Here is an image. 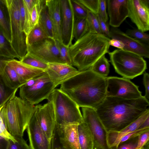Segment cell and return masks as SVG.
<instances>
[{
	"label": "cell",
	"instance_id": "6da1fadb",
	"mask_svg": "<svg viewBox=\"0 0 149 149\" xmlns=\"http://www.w3.org/2000/svg\"><path fill=\"white\" fill-rule=\"evenodd\" d=\"M144 96L127 99L107 96L94 109L108 132L119 131L134 121L148 109Z\"/></svg>",
	"mask_w": 149,
	"mask_h": 149
},
{
	"label": "cell",
	"instance_id": "7a4b0ae2",
	"mask_svg": "<svg viewBox=\"0 0 149 149\" xmlns=\"http://www.w3.org/2000/svg\"><path fill=\"white\" fill-rule=\"evenodd\" d=\"M107 77L100 76L89 68L63 83L59 89L79 107L94 109L107 96Z\"/></svg>",
	"mask_w": 149,
	"mask_h": 149
},
{
	"label": "cell",
	"instance_id": "3957f363",
	"mask_svg": "<svg viewBox=\"0 0 149 149\" xmlns=\"http://www.w3.org/2000/svg\"><path fill=\"white\" fill-rule=\"evenodd\" d=\"M110 39L102 34L88 32L69 47L72 66L79 71L91 68L108 53Z\"/></svg>",
	"mask_w": 149,
	"mask_h": 149
},
{
	"label": "cell",
	"instance_id": "277c9868",
	"mask_svg": "<svg viewBox=\"0 0 149 149\" xmlns=\"http://www.w3.org/2000/svg\"><path fill=\"white\" fill-rule=\"evenodd\" d=\"M35 109V105L16 95L2 107L1 118L8 131L15 138L23 137Z\"/></svg>",
	"mask_w": 149,
	"mask_h": 149
},
{
	"label": "cell",
	"instance_id": "5b68a950",
	"mask_svg": "<svg viewBox=\"0 0 149 149\" xmlns=\"http://www.w3.org/2000/svg\"><path fill=\"white\" fill-rule=\"evenodd\" d=\"M47 100L53 103L56 125L79 124L84 121L78 105L59 88H55Z\"/></svg>",
	"mask_w": 149,
	"mask_h": 149
},
{
	"label": "cell",
	"instance_id": "8992f818",
	"mask_svg": "<svg viewBox=\"0 0 149 149\" xmlns=\"http://www.w3.org/2000/svg\"><path fill=\"white\" fill-rule=\"evenodd\" d=\"M108 54L116 72L124 78L132 79L141 75L147 69L146 61L135 53L118 49Z\"/></svg>",
	"mask_w": 149,
	"mask_h": 149
},
{
	"label": "cell",
	"instance_id": "52a82bcc",
	"mask_svg": "<svg viewBox=\"0 0 149 149\" xmlns=\"http://www.w3.org/2000/svg\"><path fill=\"white\" fill-rule=\"evenodd\" d=\"M56 88L45 72L22 86L19 88V96L36 105L45 100H48Z\"/></svg>",
	"mask_w": 149,
	"mask_h": 149
},
{
	"label": "cell",
	"instance_id": "ba28073f",
	"mask_svg": "<svg viewBox=\"0 0 149 149\" xmlns=\"http://www.w3.org/2000/svg\"><path fill=\"white\" fill-rule=\"evenodd\" d=\"M8 10L11 35V47L20 61L27 53L26 36L20 21L18 0H4Z\"/></svg>",
	"mask_w": 149,
	"mask_h": 149
},
{
	"label": "cell",
	"instance_id": "9c48e42d",
	"mask_svg": "<svg viewBox=\"0 0 149 149\" xmlns=\"http://www.w3.org/2000/svg\"><path fill=\"white\" fill-rule=\"evenodd\" d=\"M82 116L84 122L90 129L93 139V149H110L107 140V131L95 110L81 107Z\"/></svg>",
	"mask_w": 149,
	"mask_h": 149
},
{
	"label": "cell",
	"instance_id": "30bf717a",
	"mask_svg": "<svg viewBox=\"0 0 149 149\" xmlns=\"http://www.w3.org/2000/svg\"><path fill=\"white\" fill-rule=\"evenodd\" d=\"M107 96L127 99H134L143 96L139 86L130 79L116 77H107Z\"/></svg>",
	"mask_w": 149,
	"mask_h": 149
},
{
	"label": "cell",
	"instance_id": "8fae6325",
	"mask_svg": "<svg viewBox=\"0 0 149 149\" xmlns=\"http://www.w3.org/2000/svg\"><path fill=\"white\" fill-rule=\"evenodd\" d=\"M27 50L28 54L46 63H62L55 40L53 38L47 37L27 46Z\"/></svg>",
	"mask_w": 149,
	"mask_h": 149
},
{
	"label": "cell",
	"instance_id": "7c38bea8",
	"mask_svg": "<svg viewBox=\"0 0 149 149\" xmlns=\"http://www.w3.org/2000/svg\"><path fill=\"white\" fill-rule=\"evenodd\" d=\"M128 14L138 30L145 32L149 30V0H128Z\"/></svg>",
	"mask_w": 149,
	"mask_h": 149
},
{
	"label": "cell",
	"instance_id": "4fadbf2b",
	"mask_svg": "<svg viewBox=\"0 0 149 149\" xmlns=\"http://www.w3.org/2000/svg\"><path fill=\"white\" fill-rule=\"evenodd\" d=\"M61 11V31L62 42L69 47L74 38L75 18L70 0H60Z\"/></svg>",
	"mask_w": 149,
	"mask_h": 149
},
{
	"label": "cell",
	"instance_id": "5bb4252c",
	"mask_svg": "<svg viewBox=\"0 0 149 149\" xmlns=\"http://www.w3.org/2000/svg\"><path fill=\"white\" fill-rule=\"evenodd\" d=\"M34 114L42 131L51 140L56 125L53 103L48 100V102L43 104L36 105Z\"/></svg>",
	"mask_w": 149,
	"mask_h": 149
},
{
	"label": "cell",
	"instance_id": "9a60e30c",
	"mask_svg": "<svg viewBox=\"0 0 149 149\" xmlns=\"http://www.w3.org/2000/svg\"><path fill=\"white\" fill-rule=\"evenodd\" d=\"M110 38L121 41L124 45L123 50L135 53L143 57L149 58V45L130 36L117 28H111Z\"/></svg>",
	"mask_w": 149,
	"mask_h": 149
},
{
	"label": "cell",
	"instance_id": "2e32d148",
	"mask_svg": "<svg viewBox=\"0 0 149 149\" xmlns=\"http://www.w3.org/2000/svg\"><path fill=\"white\" fill-rule=\"evenodd\" d=\"M30 149H51V140L40 127L34 113L26 127Z\"/></svg>",
	"mask_w": 149,
	"mask_h": 149
},
{
	"label": "cell",
	"instance_id": "e0dca14e",
	"mask_svg": "<svg viewBox=\"0 0 149 149\" xmlns=\"http://www.w3.org/2000/svg\"><path fill=\"white\" fill-rule=\"evenodd\" d=\"M48 64L46 72L56 87L81 72L73 66L66 64L54 63Z\"/></svg>",
	"mask_w": 149,
	"mask_h": 149
},
{
	"label": "cell",
	"instance_id": "ac0fdd59",
	"mask_svg": "<svg viewBox=\"0 0 149 149\" xmlns=\"http://www.w3.org/2000/svg\"><path fill=\"white\" fill-rule=\"evenodd\" d=\"M128 0H107L109 24L112 27H119L128 17Z\"/></svg>",
	"mask_w": 149,
	"mask_h": 149
},
{
	"label": "cell",
	"instance_id": "d6986e66",
	"mask_svg": "<svg viewBox=\"0 0 149 149\" xmlns=\"http://www.w3.org/2000/svg\"><path fill=\"white\" fill-rule=\"evenodd\" d=\"M148 116L149 110L148 109L136 120L121 130L108 132L107 140L109 149H117L121 139L127 134L138 130L143 122Z\"/></svg>",
	"mask_w": 149,
	"mask_h": 149
},
{
	"label": "cell",
	"instance_id": "ffe728a7",
	"mask_svg": "<svg viewBox=\"0 0 149 149\" xmlns=\"http://www.w3.org/2000/svg\"><path fill=\"white\" fill-rule=\"evenodd\" d=\"M6 63L16 72L23 84L31 79L46 72L32 67L16 59L7 61Z\"/></svg>",
	"mask_w": 149,
	"mask_h": 149
},
{
	"label": "cell",
	"instance_id": "44dd1931",
	"mask_svg": "<svg viewBox=\"0 0 149 149\" xmlns=\"http://www.w3.org/2000/svg\"><path fill=\"white\" fill-rule=\"evenodd\" d=\"M46 3L53 26V38L55 40L62 42L60 0H46Z\"/></svg>",
	"mask_w": 149,
	"mask_h": 149
},
{
	"label": "cell",
	"instance_id": "7402d4cb",
	"mask_svg": "<svg viewBox=\"0 0 149 149\" xmlns=\"http://www.w3.org/2000/svg\"><path fill=\"white\" fill-rule=\"evenodd\" d=\"M77 124L55 127L61 136L73 149H80L77 131Z\"/></svg>",
	"mask_w": 149,
	"mask_h": 149
},
{
	"label": "cell",
	"instance_id": "603a6c76",
	"mask_svg": "<svg viewBox=\"0 0 149 149\" xmlns=\"http://www.w3.org/2000/svg\"><path fill=\"white\" fill-rule=\"evenodd\" d=\"M6 61L1 68L0 76L8 87L13 89H18L23 84L16 72L6 64Z\"/></svg>",
	"mask_w": 149,
	"mask_h": 149
},
{
	"label": "cell",
	"instance_id": "cb8c5ba5",
	"mask_svg": "<svg viewBox=\"0 0 149 149\" xmlns=\"http://www.w3.org/2000/svg\"><path fill=\"white\" fill-rule=\"evenodd\" d=\"M78 139L80 149H93V139L92 134L84 121L77 126Z\"/></svg>",
	"mask_w": 149,
	"mask_h": 149
},
{
	"label": "cell",
	"instance_id": "d4e9b609",
	"mask_svg": "<svg viewBox=\"0 0 149 149\" xmlns=\"http://www.w3.org/2000/svg\"><path fill=\"white\" fill-rule=\"evenodd\" d=\"M0 30L10 43L11 35L9 16L4 0H0Z\"/></svg>",
	"mask_w": 149,
	"mask_h": 149
},
{
	"label": "cell",
	"instance_id": "484cf974",
	"mask_svg": "<svg viewBox=\"0 0 149 149\" xmlns=\"http://www.w3.org/2000/svg\"><path fill=\"white\" fill-rule=\"evenodd\" d=\"M38 24L48 37L53 38V26L46 4L41 11Z\"/></svg>",
	"mask_w": 149,
	"mask_h": 149
},
{
	"label": "cell",
	"instance_id": "4316f807",
	"mask_svg": "<svg viewBox=\"0 0 149 149\" xmlns=\"http://www.w3.org/2000/svg\"><path fill=\"white\" fill-rule=\"evenodd\" d=\"M0 56L10 59L19 60L17 55L12 48L10 43L0 30Z\"/></svg>",
	"mask_w": 149,
	"mask_h": 149
},
{
	"label": "cell",
	"instance_id": "83f0119b",
	"mask_svg": "<svg viewBox=\"0 0 149 149\" xmlns=\"http://www.w3.org/2000/svg\"><path fill=\"white\" fill-rule=\"evenodd\" d=\"M110 64L108 59L104 55L93 64L91 68L97 74L107 77L109 72Z\"/></svg>",
	"mask_w": 149,
	"mask_h": 149
},
{
	"label": "cell",
	"instance_id": "f1b7e54d",
	"mask_svg": "<svg viewBox=\"0 0 149 149\" xmlns=\"http://www.w3.org/2000/svg\"><path fill=\"white\" fill-rule=\"evenodd\" d=\"M17 90L13 89L8 87L0 75V106H4L16 95Z\"/></svg>",
	"mask_w": 149,
	"mask_h": 149
},
{
	"label": "cell",
	"instance_id": "f546056e",
	"mask_svg": "<svg viewBox=\"0 0 149 149\" xmlns=\"http://www.w3.org/2000/svg\"><path fill=\"white\" fill-rule=\"evenodd\" d=\"M47 37L38 24L31 30L26 36L27 45H32Z\"/></svg>",
	"mask_w": 149,
	"mask_h": 149
},
{
	"label": "cell",
	"instance_id": "4dcf8cb0",
	"mask_svg": "<svg viewBox=\"0 0 149 149\" xmlns=\"http://www.w3.org/2000/svg\"><path fill=\"white\" fill-rule=\"evenodd\" d=\"M89 31L87 18L75 19L73 31V38L76 40Z\"/></svg>",
	"mask_w": 149,
	"mask_h": 149
},
{
	"label": "cell",
	"instance_id": "1f68e13d",
	"mask_svg": "<svg viewBox=\"0 0 149 149\" xmlns=\"http://www.w3.org/2000/svg\"><path fill=\"white\" fill-rule=\"evenodd\" d=\"M46 4V0H36L31 15L30 31L38 24L41 11Z\"/></svg>",
	"mask_w": 149,
	"mask_h": 149
},
{
	"label": "cell",
	"instance_id": "d6a6232c",
	"mask_svg": "<svg viewBox=\"0 0 149 149\" xmlns=\"http://www.w3.org/2000/svg\"><path fill=\"white\" fill-rule=\"evenodd\" d=\"M20 61L32 67L45 71H46L48 67V63L40 60L28 53Z\"/></svg>",
	"mask_w": 149,
	"mask_h": 149
},
{
	"label": "cell",
	"instance_id": "836d02e7",
	"mask_svg": "<svg viewBox=\"0 0 149 149\" xmlns=\"http://www.w3.org/2000/svg\"><path fill=\"white\" fill-rule=\"evenodd\" d=\"M36 0H23L25 12V21L24 32L27 36L30 31V19L33 7Z\"/></svg>",
	"mask_w": 149,
	"mask_h": 149
},
{
	"label": "cell",
	"instance_id": "e575fe53",
	"mask_svg": "<svg viewBox=\"0 0 149 149\" xmlns=\"http://www.w3.org/2000/svg\"><path fill=\"white\" fill-rule=\"evenodd\" d=\"M51 149H73L61 136L55 127L51 139Z\"/></svg>",
	"mask_w": 149,
	"mask_h": 149
},
{
	"label": "cell",
	"instance_id": "d590c367",
	"mask_svg": "<svg viewBox=\"0 0 149 149\" xmlns=\"http://www.w3.org/2000/svg\"><path fill=\"white\" fill-rule=\"evenodd\" d=\"M87 19L89 32L94 33L102 34L97 15L88 11Z\"/></svg>",
	"mask_w": 149,
	"mask_h": 149
},
{
	"label": "cell",
	"instance_id": "8d00e7d4",
	"mask_svg": "<svg viewBox=\"0 0 149 149\" xmlns=\"http://www.w3.org/2000/svg\"><path fill=\"white\" fill-rule=\"evenodd\" d=\"M75 19L87 18L88 10L78 0H70Z\"/></svg>",
	"mask_w": 149,
	"mask_h": 149
},
{
	"label": "cell",
	"instance_id": "74e56055",
	"mask_svg": "<svg viewBox=\"0 0 149 149\" xmlns=\"http://www.w3.org/2000/svg\"><path fill=\"white\" fill-rule=\"evenodd\" d=\"M55 41L60 53L62 63L72 66L69 47L65 45L61 41L57 40H55Z\"/></svg>",
	"mask_w": 149,
	"mask_h": 149
},
{
	"label": "cell",
	"instance_id": "f35d334b",
	"mask_svg": "<svg viewBox=\"0 0 149 149\" xmlns=\"http://www.w3.org/2000/svg\"><path fill=\"white\" fill-rule=\"evenodd\" d=\"M128 36L143 43L149 45V35L138 29H128L125 33Z\"/></svg>",
	"mask_w": 149,
	"mask_h": 149
},
{
	"label": "cell",
	"instance_id": "ab89813d",
	"mask_svg": "<svg viewBox=\"0 0 149 149\" xmlns=\"http://www.w3.org/2000/svg\"><path fill=\"white\" fill-rule=\"evenodd\" d=\"M89 11L97 15L98 13L99 0H78Z\"/></svg>",
	"mask_w": 149,
	"mask_h": 149
},
{
	"label": "cell",
	"instance_id": "60d3db41",
	"mask_svg": "<svg viewBox=\"0 0 149 149\" xmlns=\"http://www.w3.org/2000/svg\"><path fill=\"white\" fill-rule=\"evenodd\" d=\"M15 139L16 140L15 142L8 140L6 149H30L23 137Z\"/></svg>",
	"mask_w": 149,
	"mask_h": 149
},
{
	"label": "cell",
	"instance_id": "b9f144b4",
	"mask_svg": "<svg viewBox=\"0 0 149 149\" xmlns=\"http://www.w3.org/2000/svg\"><path fill=\"white\" fill-rule=\"evenodd\" d=\"M139 136L131 138L118 145L117 149H136Z\"/></svg>",
	"mask_w": 149,
	"mask_h": 149
},
{
	"label": "cell",
	"instance_id": "7bdbcfd3",
	"mask_svg": "<svg viewBox=\"0 0 149 149\" xmlns=\"http://www.w3.org/2000/svg\"><path fill=\"white\" fill-rule=\"evenodd\" d=\"M3 106H0V136L15 142L16 140L8 131L1 118L0 111Z\"/></svg>",
	"mask_w": 149,
	"mask_h": 149
},
{
	"label": "cell",
	"instance_id": "ee69618b",
	"mask_svg": "<svg viewBox=\"0 0 149 149\" xmlns=\"http://www.w3.org/2000/svg\"><path fill=\"white\" fill-rule=\"evenodd\" d=\"M107 6V0H99L98 14L105 22L107 23L108 17L106 11Z\"/></svg>",
	"mask_w": 149,
	"mask_h": 149
},
{
	"label": "cell",
	"instance_id": "f6af8a7d",
	"mask_svg": "<svg viewBox=\"0 0 149 149\" xmlns=\"http://www.w3.org/2000/svg\"><path fill=\"white\" fill-rule=\"evenodd\" d=\"M149 130L144 132L139 136L136 149H142L143 146L149 141Z\"/></svg>",
	"mask_w": 149,
	"mask_h": 149
},
{
	"label": "cell",
	"instance_id": "bcb514c9",
	"mask_svg": "<svg viewBox=\"0 0 149 149\" xmlns=\"http://www.w3.org/2000/svg\"><path fill=\"white\" fill-rule=\"evenodd\" d=\"M97 17L102 34L110 38V30L107 23L105 22L99 14L97 15Z\"/></svg>",
	"mask_w": 149,
	"mask_h": 149
},
{
	"label": "cell",
	"instance_id": "7dc6e473",
	"mask_svg": "<svg viewBox=\"0 0 149 149\" xmlns=\"http://www.w3.org/2000/svg\"><path fill=\"white\" fill-rule=\"evenodd\" d=\"M18 1L20 21L23 31L25 21V12L24 3L23 0H18Z\"/></svg>",
	"mask_w": 149,
	"mask_h": 149
},
{
	"label": "cell",
	"instance_id": "c3c4849f",
	"mask_svg": "<svg viewBox=\"0 0 149 149\" xmlns=\"http://www.w3.org/2000/svg\"><path fill=\"white\" fill-rule=\"evenodd\" d=\"M143 83L145 89V94L144 97L148 100L149 98V75L147 72L143 74Z\"/></svg>",
	"mask_w": 149,
	"mask_h": 149
},
{
	"label": "cell",
	"instance_id": "681fc988",
	"mask_svg": "<svg viewBox=\"0 0 149 149\" xmlns=\"http://www.w3.org/2000/svg\"><path fill=\"white\" fill-rule=\"evenodd\" d=\"M109 43L110 46L117 47L120 49L123 50L124 47V45L121 41L116 39H110Z\"/></svg>",
	"mask_w": 149,
	"mask_h": 149
},
{
	"label": "cell",
	"instance_id": "f907efd6",
	"mask_svg": "<svg viewBox=\"0 0 149 149\" xmlns=\"http://www.w3.org/2000/svg\"><path fill=\"white\" fill-rule=\"evenodd\" d=\"M8 140L1 137H0V149H6Z\"/></svg>",
	"mask_w": 149,
	"mask_h": 149
},
{
	"label": "cell",
	"instance_id": "816d5d0a",
	"mask_svg": "<svg viewBox=\"0 0 149 149\" xmlns=\"http://www.w3.org/2000/svg\"><path fill=\"white\" fill-rule=\"evenodd\" d=\"M149 128V116L143 122L138 129Z\"/></svg>",
	"mask_w": 149,
	"mask_h": 149
},
{
	"label": "cell",
	"instance_id": "f5cc1de1",
	"mask_svg": "<svg viewBox=\"0 0 149 149\" xmlns=\"http://www.w3.org/2000/svg\"><path fill=\"white\" fill-rule=\"evenodd\" d=\"M11 59L0 56V75L1 68L5 63L6 61Z\"/></svg>",
	"mask_w": 149,
	"mask_h": 149
},
{
	"label": "cell",
	"instance_id": "db71d44e",
	"mask_svg": "<svg viewBox=\"0 0 149 149\" xmlns=\"http://www.w3.org/2000/svg\"><path fill=\"white\" fill-rule=\"evenodd\" d=\"M142 149H149V141L143 146Z\"/></svg>",
	"mask_w": 149,
	"mask_h": 149
}]
</instances>
